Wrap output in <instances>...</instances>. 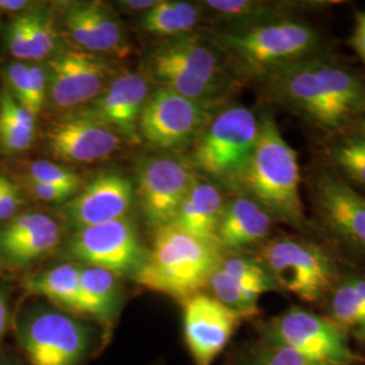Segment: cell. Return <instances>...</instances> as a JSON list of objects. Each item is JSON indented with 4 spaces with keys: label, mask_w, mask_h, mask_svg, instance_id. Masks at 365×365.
<instances>
[{
    "label": "cell",
    "mask_w": 365,
    "mask_h": 365,
    "mask_svg": "<svg viewBox=\"0 0 365 365\" xmlns=\"http://www.w3.org/2000/svg\"><path fill=\"white\" fill-rule=\"evenodd\" d=\"M53 155L72 163H95L113 155L120 138L117 133L88 118L72 114L48 133Z\"/></svg>",
    "instance_id": "obj_17"
},
{
    "label": "cell",
    "mask_w": 365,
    "mask_h": 365,
    "mask_svg": "<svg viewBox=\"0 0 365 365\" xmlns=\"http://www.w3.org/2000/svg\"><path fill=\"white\" fill-rule=\"evenodd\" d=\"M16 334L30 365H78L90 330L71 314L33 307L19 318Z\"/></svg>",
    "instance_id": "obj_7"
},
{
    "label": "cell",
    "mask_w": 365,
    "mask_h": 365,
    "mask_svg": "<svg viewBox=\"0 0 365 365\" xmlns=\"http://www.w3.org/2000/svg\"><path fill=\"white\" fill-rule=\"evenodd\" d=\"M3 297H4V295H3V292L0 291V298H3Z\"/></svg>",
    "instance_id": "obj_45"
},
{
    "label": "cell",
    "mask_w": 365,
    "mask_h": 365,
    "mask_svg": "<svg viewBox=\"0 0 365 365\" xmlns=\"http://www.w3.org/2000/svg\"><path fill=\"white\" fill-rule=\"evenodd\" d=\"M7 80L10 84L9 92L13 95L15 101L33 113L31 81H30L29 66L24 63H13L7 69Z\"/></svg>",
    "instance_id": "obj_34"
},
{
    "label": "cell",
    "mask_w": 365,
    "mask_h": 365,
    "mask_svg": "<svg viewBox=\"0 0 365 365\" xmlns=\"http://www.w3.org/2000/svg\"><path fill=\"white\" fill-rule=\"evenodd\" d=\"M265 92L325 143L354 128L365 110V75L333 53L276 69L262 78Z\"/></svg>",
    "instance_id": "obj_1"
},
{
    "label": "cell",
    "mask_w": 365,
    "mask_h": 365,
    "mask_svg": "<svg viewBox=\"0 0 365 365\" xmlns=\"http://www.w3.org/2000/svg\"><path fill=\"white\" fill-rule=\"evenodd\" d=\"M36 133L24 130L0 114V145L6 152L18 153L30 148Z\"/></svg>",
    "instance_id": "obj_35"
},
{
    "label": "cell",
    "mask_w": 365,
    "mask_h": 365,
    "mask_svg": "<svg viewBox=\"0 0 365 365\" xmlns=\"http://www.w3.org/2000/svg\"><path fill=\"white\" fill-rule=\"evenodd\" d=\"M314 214L327 233L365 256V196L330 167H318L307 179Z\"/></svg>",
    "instance_id": "obj_9"
},
{
    "label": "cell",
    "mask_w": 365,
    "mask_h": 365,
    "mask_svg": "<svg viewBox=\"0 0 365 365\" xmlns=\"http://www.w3.org/2000/svg\"><path fill=\"white\" fill-rule=\"evenodd\" d=\"M29 7L26 0H0V10L9 13H21Z\"/></svg>",
    "instance_id": "obj_41"
},
{
    "label": "cell",
    "mask_w": 365,
    "mask_h": 365,
    "mask_svg": "<svg viewBox=\"0 0 365 365\" xmlns=\"http://www.w3.org/2000/svg\"><path fill=\"white\" fill-rule=\"evenodd\" d=\"M46 72L53 105L73 110L88 105L103 92L111 68L91 53L66 48L54 52Z\"/></svg>",
    "instance_id": "obj_13"
},
{
    "label": "cell",
    "mask_w": 365,
    "mask_h": 365,
    "mask_svg": "<svg viewBox=\"0 0 365 365\" xmlns=\"http://www.w3.org/2000/svg\"><path fill=\"white\" fill-rule=\"evenodd\" d=\"M329 318L365 342V276L339 280L330 292Z\"/></svg>",
    "instance_id": "obj_23"
},
{
    "label": "cell",
    "mask_w": 365,
    "mask_h": 365,
    "mask_svg": "<svg viewBox=\"0 0 365 365\" xmlns=\"http://www.w3.org/2000/svg\"><path fill=\"white\" fill-rule=\"evenodd\" d=\"M357 125H359V126H361V128H364V129H365V110H364V114H363V115H361V119H360V122H359V123H357Z\"/></svg>",
    "instance_id": "obj_43"
},
{
    "label": "cell",
    "mask_w": 365,
    "mask_h": 365,
    "mask_svg": "<svg viewBox=\"0 0 365 365\" xmlns=\"http://www.w3.org/2000/svg\"><path fill=\"white\" fill-rule=\"evenodd\" d=\"M60 229L49 215L27 212L0 229V256L13 265H25L58 245Z\"/></svg>",
    "instance_id": "obj_18"
},
{
    "label": "cell",
    "mask_w": 365,
    "mask_h": 365,
    "mask_svg": "<svg viewBox=\"0 0 365 365\" xmlns=\"http://www.w3.org/2000/svg\"><path fill=\"white\" fill-rule=\"evenodd\" d=\"M64 26L78 49L91 54L105 53L92 18L90 3L71 4L64 13Z\"/></svg>",
    "instance_id": "obj_29"
},
{
    "label": "cell",
    "mask_w": 365,
    "mask_h": 365,
    "mask_svg": "<svg viewBox=\"0 0 365 365\" xmlns=\"http://www.w3.org/2000/svg\"><path fill=\"white\" fill-rule=\"evenodd\" d=\"M225 206L221 188L215 182L196 178L172 225L187 235L217 245V232Z\"/></svg>",
    "instance_id": "obj_22"
},
{
    "label": "cell",
    "mask_w": 365,
    "mask_h": 365,
    "mask_svg": "<svg viewBox=\"0 0 365 365\" xmlns=\"http://www.w3.org/2000/svg\"><path fill=\"white\" fill-rule=\"evenodd\" d=\"M191 163L155 157L143 161L137 172V195L145 221L163 229L173 223L196 180Z\"/></svg>",
    "instance_id": "obj_12"
},
{
    "label": "cell",
    "mask_w": 365,
    "mask_h": 365,
    "mask_svg": "<svg viewBox=\"0 0 365 365\" xmlns=\"http://www.w3.org/2000/svg\"><path fill=\"white\" fill-rule=\"evenodd\" d=\"M220 269L237 287L259 299L262 294L277 291L274 280L256 259L245 256L223 257L220 264Z\"/></svg>",
    "instance_id": "obj_28"
},
{
    "label": "cell",
    "mask_w": 365,
    "mask_h": 365,
    "mask_svg": "<svg viewBox=\"0 0 365 365\" xmlns=\"http://www.w3.org/2000/svg\"><path fill=\"white\" fill-rule=\"evenodd\" d=\"M298 153L288 144L269 113L260 117V133L237 188L267 210L274 222L307 232L312 226L300 195Z\"/></svg>",
    "instance_id": "obj_2"
},
{
    "label": "cell",
    "mask_w": 365,
    "mask_h": 365,
    "mask_svg": "<svg viewBox=\"0 0 365 365\" xmlns=\"http://www.w3.org/2000/svg\"><path fill=\"white\" fill-rule=\"evenodd\" d=\"M69 256L115 276L135 274L148 252L129 218L78 229L68 244Z\"/></svg>",
    "instance_id": "obj_10"
},
{
    "label": "cell",
    "mask_w": 365,
    "mask_h": 365,
    "mask_svg": "<svg viewBox=\"0 0 365 365\" xmlns=\"http://www.w3.org/2000/svg\"><path fill=\"white\" fill-rule=\"evenodd\" d=\"M325 156L331 170L349 184L365 188V129L356 125L351 130L327 141Z\"/></svg>",
    "instance_id": "obj_26"
},
{
    "label": "cell",
    "mask_w": 365,
    "mask_h": 365,
    "mask_svg": "<svg viewBox=\"0 0 365 365\" xmlns=\"http://www.w3.org/2000/svg\"><path fill=\"white\" fill-rule=\"evenodd\" d=\"M238 71L262 78L276 69L330 53L324 34L304 18L232 26L212 36Z\"/></svg>",
    "instance_id": "obj_3"
},
{
    "label": "cell",
    "mask_w": 365,
    "mask_h": 365,
    "mask_svg": "<svg viewBox=\"0 0 365 365\" xmlns=\"http://www.w3.org/2000/svg\"><path fill=\"white\" fill-rule=\"evenodd\" d=\"M6 45L11 56L18 60H31V43L30 30L26 13L16 16L7 26Z\"/></svg>",
    "instance_id": "obj_33"
},
{
    "label": "cell",
    "mask_w": 365,
    "mask_h": 365,
    "mask_svg": "<svg viewBox=\"0 0 365 365\" xmlns=\"http://www.w3.org/2000/svg\"><path fill=\"white\" fill-rule=\"evenodd\" d=\"M30 81H31V99L33 113L37 115L46 102L49 92V80L46 68L41 66H29Z\"/></svg>",
    "instance_id": "obj_37"
},
{
    "label": "cell",
    "mask_w": 365,
    "mask_h": 365,
    "mask_svg": "<svg viewBox=\"0 0 365 365\" xmlns=\"http://www.w3.org/2000/svg\"><path fill=\"white\" fill-rule=\"evenodd\" d=\"M80 272L73 264H63L49 271L36 274L27 280L29 292L52 300L71 313H83Z\"/></svg>",
    "instance_id": "obj_24"
},
{
    "label": "cell",
    "mask_w": 365,
    "mask_h": 365,
    "mask_svg": "<svg viewBox=\"0 0 365 365\" xmlns=\"http://www.w3.org/2000/svg\"><path fill=\"white\" fill-rule=\"evenodd\" d=\"M152 54L180 66L206 83L232 91L235 88V78L227 69V58L214 43L194 37H178Z\"/></svg>",
    "instance_id": "obj_21"
},
{
    "label": "cell",
    "mask_w": 365,
    "mask_h": 365,
    "mask_svg": "<svg viewBox=\"0 0 365 365\" xmlns=\"http://www.w3.org/2000/svg\"><path fill=\"white\" fill-rule=\"evenodd\" d=\"M222 22L245 26L280 19L303 18L302 15L324 10L336 4L334 0H207L202 3Z\"/></svg>",
    "instance_id": "obj_20"
},
{
    "label": "cell",
    "mask_w": 365,
    "mask_h": 365,
    "mask_svg": "<svg viewBox=\"0 0 365 365\" xmlns=\"http://www.w3.org/2000/svg\"><path fill=\"white\" fill-rule=\"evenodd\" d=\"M182 329L195 365H211L226 348L242 317L207 294L184 302Z\"/></svg>",
    "instance_id": "obj_14"
},
{
    "label": "cell",
    "mask_w": 365,
    "mask_h": 365,
    "mask_svg": "<svg viewBox=\"0 0 365 365\" xmlns=\"http://www.w3.org/2000/svg\"><path fill=\"white\" fill-rule=\"evenodd\" d=\"M242 365H330L310 359L291 348L261 341L245 356Z\"/></svg>",
    "instance_id": "obj_31"
},
{
    "label": "cell",
    "mask_w": 365,
    "mask_h": 365,
    "mask_svg": "<svg viewBox=\"0 0 365 365\" xmlns=\"http://www.w3.org/2000/svg\"><path fill=\"white\" fill-rule=\"evenodd\" d=\"M353 51L365 64V13L356 14L352 36L349 39Z\"/></svg>",
    "instance_id": "obj_39"
},
{
    "label": "cell",
    "mask_w": 365,
    "mask_h": 365,
    "mask_svg": "<svg viewBox=\"0 0 365 365\" xmlns=\"http://www.w3.org/2000/svg\"><path fill=\"white\" fill-rule=\"evenodd\" d=\"M80 288L83 313L110 322L119 309L120 289L115 274L101 268H81Z\"/></svg>",
    "instance_id": "obj_25"
},
{
    "label": "cell",
    "mask_w": 365,
    "mask_h": 365,
    "mask_svg": "<svg viewBox=\"0 0 365 365\" xmlns=\"http://www.w3.org/2000/svg\"><path fill=\"white\" fill-rule=\"evenodd\" d=\"M200 11L190 1H157L143 18L146 31L160 36H184L197 25Z\"/></svg>",
    "instance_id": "obj_27"
},
{
    "label": "cell",
    "mask_w": 365,
    "mask_h": 365,
    "mask_svg": "<svg viewBox=\"0 0 365 365\" xmlns=\"http://www.w3.org/2000/svg\"><path fill=\"white\" fill-rule=\"evenodd\" d=\"M9 322V307L6 298H0V339L3 337Z\"/></svg>",
    "instance_id": "obj_42"
},
{
    "label": "cell",
    "mask_w": 365,
    "mask_h": 365,
    "mask_svg": "<svg viewBox=\"0 0 365 365\" xmlns=\"http://www.w3.org/2000/svg\"><path fill=\"white\" fill-rule=\"evenodd\" d=\"M212 115V110L160 87L145 102L138 130L160 149L179 150L195 143Z\"/></svg>",
    "instance_id": "obj_11"
},
{
    "label": "cell",
    "mask_w": 365,
    "mask_h": 365,
    "mask_svg": "<svg viewBox=\"0 0 365 365\" xmlns=\"http://www.w3.org/2000/svg\"><path fill=\"white\" fill-rule=\"evenodd\" d=\"M148 96L144 76L123 73L113 78L95 101L76 114L105 125L130 143H140L138 123Z\"/></svg>",
    "instance_id": "obj_15"
},
{
    "label": "cell",
    "mask_w": 365,
    "mask_h": 365,
    "mask_svg": "<svg viewBox=\"0 0 365 365\" xmlns=\"http://www.w3.org/2000/svg\"><path fill=\"white\" fill-rule=\"evenodd\" d=\"M0 365H11V364H9V363H6V361H0Z\"/></svg>",
    "instance_id": "obj_44"
},
{
    "label": "cell",
    "mask_w": 365,
    "mask_h": 365,
    "mask_svg": "<svg viewBox=\"0 0 365 365\" xmlns=\"http://www.w3.org/2000/svg\"><path fill=\"white\" fill-rule=\"evenodd\" d=\"M222 259L220 247L170 225L157 230L153 247L134 276L143 287L184 303L209 286Z\"/></svg>",
    "instance_id": "obj_4"
},
{
    "label": "cell",
    "mask_w": 365,
    "mask_h": 365,
    "mask_svg": "<svg viewBox=\"0 0 365 365\" xmlns=\"http://www.w3.org/2000/svg\"><path fill=\"white\" fill-rule=\"evenodd\" d=\"M31 182H46L57 187H64L78 192L80 178L72 170H66L51 161H36L30 165Z\"/></svg>",
    "instance_id": "obj_32"
},
{
    "label": "cell",
    "mask_w": 365,
    "mask_h": 365,
    "mask_svg": "<svg viewBox=\"0 0 365 365\" xmlns=\"http://www.w3.org/2000/svg\"><path fill=\"white\" fill-rule=\"evenodd\" d=\"M22 205V196L18 185L0 175V221L13 218L14 214Z\"/></svg>",
    "instance_id": "obj_36"
},
{
    "label": "cell",
    "mask_w": 365,
    "mask_h": 365,
    "mask_svg": "<svg viewBox=\"0 0 365 365\" xmlns=\"http://www.w3.org/2000/svg\"><path fill=\"white\" fill-rule=\"evenodd\" d=\"M157 1L156 0H126V1H122L120 4L131 11H146L148 13L152 7L156 6Z\"/></svg>",
    "instance_id": "obj_40"
},
{
    "label": "cell",
    "mask_w": 365,
    "mask_h": 365,
    "mask_svg": "<svg viewBox=\"0 0 365 365\" xmlns=\"http://www.w3.org/2000/svg\"><path fill=\"white\" fill-rule=\"evenodd\" d=\"M262 341L283 345L330 365L356 361L346 331L329 317L292 306L261 327Z\"/></svg>",
    "instance_id": "obj_8"
},
{
    "label": "cell",
    "mask_w": 365,
    "mask_h": 365,
    "mask_svg": "<svg viewBox=\"0 0 365 365\" xmlns=\"http://www.w3.org/2000/svg\"><path fill=\"white\" fill-rule=\"evenodd\" d=\"M260 133V118L245 106H229L212 115L192 146L191 165L237 188Z\"/></svg>",
    "instance_id": "obj_6"
},
{
    "label": "cell",
    "mask_w": 365,
    "mask_h": 365,
    "mask_svg": "<svg viewBox=\"0 0 365 365\" xmlns=\"http://www.w3.org/2000/svg\"><path fill=\"white\" fill-rule=\"evenodd\" d=\"M30 191L38 200L46 202V203H61V202H66L69 197H73L76 194L75 191L64 187H57L52 184L38 182H30Z\"/></svg>",
    "instance_id": "obj_38"
},
{
    "label": "cell",
    "mask_w": 365,
    "mask_h": 365,
    "mask_svg": "<svg viewBox=\"0 0 365 365\" xmlns=\"http://www.w3.org/2000/svg\"><path fill=\"white\" fill-rule=\"evenodd\" d=\"M256 260L286 291L306 303L319 302L339 283V269L325 249L304 237L279 235L265 241Z\"/></svg>",
    "instance_id": "obj_5"
},
{
    "label": "cell",
    "mask_w": 365,
    "mask_h": 365,
    "mask_svg": "<svg viewBox=\"0 0 365 365\" xmlns=\"http://www.w3.org/2000/svg\"><path fill=\"white\" fill-rule=\"evenodd\" d=\"M133 202V182L119 173H105L72 197L66 214L78 229H83L128 218Z\"/></svg>",
    "instance_id": "obj_16"
},
{
    "label": "cell",
    "mask_w": 365,
    "mask_h": 365,
    "mask_svg": "<svg viewBox=\"0 0 365 365\" xmlns=\"http://www.w3.org/2000/svg\"><path fill=\"white\" fill-rule=\"evenodd\" d=\"M274 223L272 215L257 202L247 195L235 196L226 202L217 232V245L229 252L261 247L268 241Z\"/></svg>",
    "instance_id": "obj_19"
},
{
    "label": "cell",
    "mask_w": 365,
    "mask_h": 365,
    "mask_svg": "<svg viewBox=\"0 0 365 365\" xmlns=\"http://www.w3.org/2000/svg\"><path fill=\"white\" fill-rule=\"evenodd\" d=\"M31 60H43L52 57L57 45L56 22L52 14L45 9H33L27 11Z\"/></svg>",
    "instance_id": "obj_30"
}]
</instances>
